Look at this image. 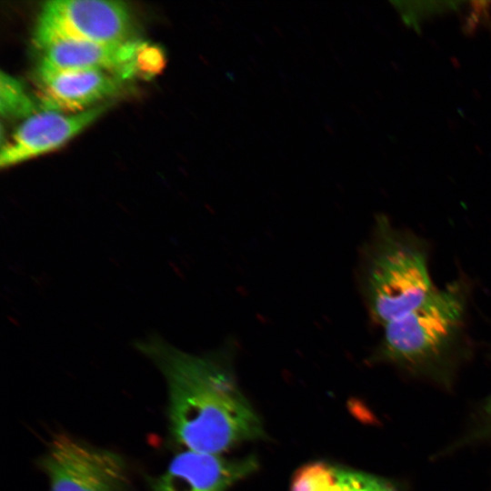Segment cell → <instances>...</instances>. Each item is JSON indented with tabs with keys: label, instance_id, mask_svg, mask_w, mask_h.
Returning a JSON list of instances; mask_svg holds the SVG:
<instances>
[{
	"label": "cell",
	"instance_id": "obj_1",
	"mask_svg": "<svg viewBox=\"0 0 491 491\" xmlns=\"http://www.w3.org/2000/svg\"><path fill=\"white\" fill-rule=\"evenodd\" d=\"M135 346L165 380L169 429L185 449L221 455L263 436L261 420L231 366L233 341L206 355L187 353L156 335Z\"/></svg>",
	"mask_w": 491,
	"mask_h": 491
},
{
	"label": "cell",
	"instance_id": "obj_2",
	"mask_svg": "<svg viewBox=\"0 0 491 491\" xmlns=\"http://www.w3.org/2000/svg\"><path fill=\"white\" fill-rule=\"evenodd\" d=\"M357 281L371 319L382 326L423 303L435 290L422 240L376 218L363 247Z\"/></svg>",
	"mask_w": 491,
	"mask_h": 491
},
{
	"label": "cell",
	"instance_id": "obj_3",
	"mask_svg": "<svg viewBox=\"0 0 491 491\" xmlns=\"http://www.w3.org/2000/svg\"><path fill=\"white\" fill-rule=\"evenodd\" d=\"M466 307L461 284L435 289L418 306L383 326L376 356L414 373L439 372L460 342Z\"/></svg>",
	"mask_w": 491,
	"mask_h": 491
},
{
	"label": "cell",
	"instance_id": "obj_4",
	"mask_svg": "<svg viewBox=\"0 0 491 491\" xmlns=\"http://www.w3.org/2000/svg\"><path fill=\"white\" fill-rule=\"evenodd\" d=\"M133 30L121 1L51 0L41 7L33 39L39 49L57 40L120 45L133 41Z\"/></svg>",
	"mask_w": 491,
	"mask_h": 491
},
{
	"label": "cell",
	"instance_id": "obj_5",
	"mask_svg": "<svg viewBox=\"0 0 491 491\" xmlns=\"http://www.w3.org/2000/svg\"><path fill=\"white\" fill-rule=\"evenodd\" d=\"M50 491H127L123 457L67 434L54 436L40 459Z\"/></svg>",
	"mask_w": 491,
	"mask_h": 491
},
{
	"label": "cell",
	"instance_id": "obj_6",
	"mask_svg": "<svg viewBox=\"0 0 491 491\" xmlns=\"http://www.w3.org/2000/svg\"><path fill=\"white\" fill-rule=\"evenodd\" d=\"M105 108L95 105L69 115L44 109L33 114L2 145L0 166L10 167L60 147L98 118Z\"/></svg>",
	"mask_w": 491,
	"mask_h": 491
},
{
	"label": "cell",
	"instance_id": "obj_7",
	"mask_svg": "<svg viewBox=\"0 0 491 491\" xmlns=\"http://www.w3.org/2000/svg\"><path fill=\"white\" fill-rule=\"evenodd\" d=\"M256 458H225L185 449L152 484L153 491H225L255 471Z\"/></svg>",
	"mask_w": 491,
	"mask_h": 491
},
{
	"label": "cell",
	"instance_id": "obj_8",
	"mask_svg": "<svg viewBox=\"0 0 491 491\" xmlns=\"http://www.w3.org/2000/svg\"><path fill=\"white\" fill-rule=\"evenodd\" d=\"M37 79L45 109L77 113L115 94L122 78L105 71L61 69L41 62Z\"/></svg>",
	"mask_w": 491,
	"mask_h": 491
},
{
	"label": "cell",
	"instance_id": "obj_9",
	"mask_svg": "<svg viewBox=\"0 0 491 491\" xmlns=\"http://www.w3.org/2000/svg\"><path fill=\"white\" fill-rule=\"evenodd\" d=\"M142 45L134 40L120 45L57 40L41 48V62L61 69L101 70L130 77L138 72L136 60Z\"/></svg>",
	"mask_w": 491,
	"mask_h": 491
},
{
	"label": "cell",
	"instance_id": "obj_10",
	"mask_svg": "<svg viewBox=\"0 0 491 491\" xmlns=\"http://www.w3.org/2000/svg\"><path fill=\"white\" fill-rule=\"evenodd\" d=\"M35 105L19 81L5 73L0 78V110L3 117H28Z\"/></svg>",
	"mask_w": 491,
	"mask_h": 491
},
{
	"label": "cell",
	"instance_id": "obj_11",
	"mask_svg": "<svg viewBox=\"0 0 491 491\" xmlns=\"http://www.w3.org/2000/svg\"><path fill=\"white\" fill-rule=\"evenodd\" d=\"M336 478V467L314 462L297 470L292 479L291 491H331Z\"/></svg>",
	"mask_w": 491,
	"mask_h": 491
},
{
	"label": "cell",
	"instance_id": "obj_12",
	"mask_svg": "<svg viewBox=\"0 0 491 491\" xmlns=\"http://www.w3.org/2000/svg\"><path fill=\"white\" fill-rule=\"evenodd\" d=\"M331 491H397L390 483L376 476L337 468L336 483Z\"/></svg>",
	"mask_w": 491,
	"mask_h": 491
},
{
	"label": "cell",
	"instance_id": "obj_13",
	"mask_svg": "<svg viewBox=\"0 0 491 491\" xmlns=\"http://www.w3.org/2000/svg\"><path fill=\"white\" fill-rule=\"evenodd\" d=\"M487 415H488V417L490 419V422H491V399H490V402L487 406Z\"/></svg>",
	"mask_w": 491,
	"mask_h": 491
}]
</instances>
